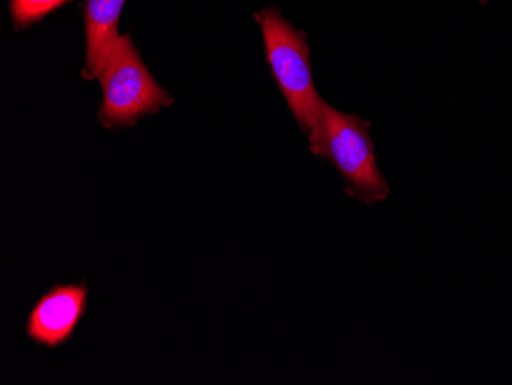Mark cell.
I'll return each mask as SVG.
<instances>
[{
  "instance_id": "2",
  "label": "cell",
  "mask_w": 512,
  "mask_h": 385,
  "mask_svg": "<svg viewBox=\"0 0 512 385\" xmlns=\"http://www.w3.org/2000/svg\"><path fill=\"white\" fill-rule=\"evenodd\" d=\"M255 20L263 33L270 73L286 97L299 128L312 139L321 126L324 100L313 82L306 33L296 30L278 8L258 11Z\"/></svg>"
},
{
  "instance_id": "5",
  "label": "cell",
  "mask_w": 512,
  "mask_h": 385,
  "mask_svg": "<svg viewBox=\"0 0 512 385\" xmlns=\"http://www.w3.org/2000/svg\"><path fill=\"white\" fill-rule=\"evenodd\" d=\"M125 2L126 0H86L83 79H99L112 48L119 40V20Z\"/></svg>"
},
{
  "instance_id": "4",
  "label": "cell",
  "mask_w": 512,
  "mask_h": 385,
  "mask_svg": "<svg viewBox=\"0 0 512 385\" xmlns=\"http://www.w3.org/2000/svg\"><path fill=\"white\" fill-rule=\"evenodd\" d=\"M88 307L85 283L57 284L34 304L27 321V333L40 346L56 347L73 338Z\"/></svg>"
},
{
  "instance_id": "6",
  "label": "cell",
  "mask_w": 512,
  "mask_h": 385,
  "mask_svg": "<svg viewBox=\"0 0 512 385\" xmlns=\"http://www.w3.org/2000/svg\"><path fill=\"white\" fill-rule=\"evenodd\" d=\"M73 0H10V13L17 31L37 24L43 17Z\"/></svg>"
},
{
  "instance_id": "1",
  "label": "cell",
  "mask_w": 512,
  "mask_h": 385,
  "mask_svg": "<svg viewBox=\"0 0 512 385\" xmlns=\"http://www.w3.org/2000/svg\"><path fill=\"white\" fill-rule=\"evenodd\" d=\"M310 140V151L335 166L350 198L376 205L387 200L390 186L382 175L371 140L370 123L324 102L321 126Z\"/></svg>"
},
{
  "instance_id": "3",
  "label": "cell",
  "mask_w": 512,
  "mask_h": 385,
  "mask_svg": "<svg viewBox=\"0 0 512 385\" xmlns=\"http://www.w3.org/2000/svg\"><path fill=\"white\" fill-rule=\"evenodd\" d=\"M97 80L103 93L97 117L103 128H128L174 103L149 73L129 34L119 37Z\"/></svg>"
}]
</instances>
